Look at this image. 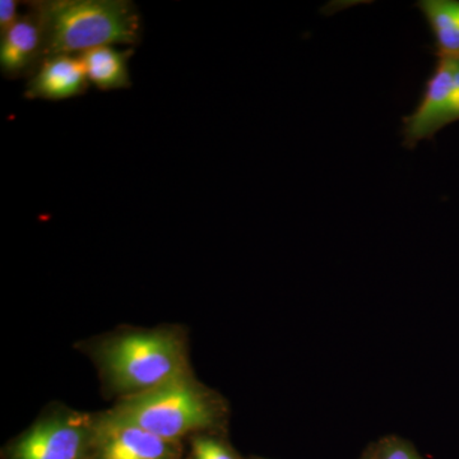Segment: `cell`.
Instances as JSON below:
<instances>
[{
  "label": "cell",
  "instance_id": "ba28073f",
  "mask_svg": "<svg viewBox=\"0 0 459 459\" xmlns=\"http://www.w3.org/2000/svg\"><path fill=\"white\" fill-rule=\"evenodd\" d=\"M96 437L100 459H169L171 455V443L108 416L96 427Z\"/></svg>",
  "mask_w": 459,
  "mask_h": 459
},
{
  "label": "cell",
  "instance_id": "7a4b0ae2",
  "mask_svg": "<svg viewBox=\"0 0 459 459\" xmlns=\"http://www.w3.org/2000/svg\"><path fill=\"white\" fill-rule=\"evenodd\" d=\"M117 389L142 394L189 377L186 349L171 332H135L114 338L100 352Z\"/></svg>",
  "mask_w": 459,
  "mask_h": 459
},
{
  "label": "cell",
  "instance_id": "277c9868",
  "mask_svg": "<svg viewBox=\"0 0 459 459\" xmlns=\"http://www.w3.org/2000/svg\"><path fill=\"white\" fill-rule=\"evenodd\" d=\"M459 120V57H437L413 113L402 119L407 150L433 140L437 132Z\"/></svg>",
  "mask_w": 459,
  "mask_h": 459
},
{
  "label": "cell",
  "instance_id": "5b68a950",
  "mask_svg": "<svg viewBox=\"0 0 459 459\" xmlns=\"http://www.w3.org/2000/svg\"><path fill=\"white\" fill-rule=\"evenodd\" d=\"M89 440L86 422L78 418L47 420L18 442L14 459H82Z\"/></svg>",
  "mask_w": 459,
  "mask_h": 459
},
{
  "label": "cell",
  "instance_id": "8992f818",
  "mask_svg": "<svg viewBox=\"0 0 459 459\" xmlns=\"http://www.w3.org/2000/svg\"><path fill=\"white\" fill-rule=\"evenodd\" d=\"M44 57V31L39 12L30 3L29 12L0 39V69L7 78L30 77Z\"/></svg>",
  "mask_w": 459,
  "mask_h": 459
},
{
  "label": "cell",
  "instance_id": "7c38bea8",
  "mask_svg": "<svg viewBox=\"0 0 459 459\" xmlns=\"http://www.w3.org/2000/svg\"><path fill=\"white\" fill-rule=\"evenodd\" d=\"M18 4L20 3L16 0H2L0 2V35L7 32L22 14L18 12V8H20Z\"/></svg>",
  "mask_w": 459,
  "mask_h": 459
},
{
  "label": "cell",
  "instance_id": "6da1fadb",
  "mask_svg": "<svg viewBox=\"0 0 459 459\" xmlns=\"http://www.w3.org/2000/svg\"><path fill=\"white\" fill-rule=\"evenodd\" d=\"M44 31V57L80 56L100 47L138 44L142 21L128 0L32 2Z\"/></svg>",
  "mask_w": 459,
  "mask_h": 459
},
{
  "label": "cell",
  "instance_id": "8fae6325",
  "mask_svg": "<svg viewBox=\"0 0 459 459\" xmlns=\"http://www.w3.org/2000/svg\"><path fill=\"white\" fill-rule=\"evenodd\" d=\"M195 459H237L221 443L207 437H198L193 443Z\"/></svg>",
  "mask_w": 459,
  "mask_h": 459
},
{
  "label": "cell",
  "instance_id": "3957f363",
  "mask_svg": "<svg viewBox=\"0 0 459 459\" xmlns=\"http://www.w3.org/2000/svg\"><path fill=\"white\" fill-rule=\"evenodd\" d=\"M107 416L172 443L184 435L211 427L216 412L208 395L186 377L152 391L133 394Z\"/></svg>",
  "mask_w": 459,
  "mask_h": 459
},
{
  "label": "cell",
  "instance_id": "30bf717a",
  "mask_svg": "<svg viewBox=\"0 0 459 459\" xmlns=\"http://www.w3.org/2000/svg\"><path fill=\"white\" fill-rule=\"evenodd\" d=\"M422 12L434 36L437 57H459V0H420Z\"/></svg>",
  "mask_w": 459,
  "mask_h": 459
},
{
  "label": "cell",
  "instance_id": "52a82bcc",
  "mask_svg": "<svg viewBox=\"0 0 459 459\" xmlns=\"http://www.w3.org/2000/svg\"><path fill=\"white\" fill-rule=\"evenodd\" d=\"M80 56H53L41 60L26 84L27 99L62 101L83 95L89 90Z\"/></svg>",
  "mask_w": 459,
  "mask_h": 459
},
{
  "label": "cell",
  "instance_id": "4fadbf2b",
  "mask_svg": "<svg viewBox=\"0 0 459 459\" xmlns=\"http://www.w3.org/2000/svg\"><path fill=\"white\" fill-rule=\"evenodd\" d=\"M383 459H420L412 451L406 446H394L385 453Z\"/></svg>",
  "mask_w": 459,
  "mask_h": 459
},
{
  "label": "cell",
  "instance_id": "9c48e42d",
  "mask_svg": "<svg viewBox=\"0 0 459 459\" xmlns=\"http://www.w3.org/2000/svg\"><path fill=\"white\" fill-rule=\"evenodd\" d=\"M133 49L119 50L115 47H100L80 54L90 84L101 91L129 89L131 74L128 62Z\"/></svg>",
  "mask_w": 459,
  "mask_h": 459
}]
</instances>
